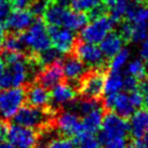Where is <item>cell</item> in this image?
I'll list each match as a JSON object with an SVG mask.
<instances>
[{
	"mask_svg": "<svg viewBox=\"0 0 148 148\" xmlns=\"http://www.w3.org/2000/svg\"><path fill=\"white\" fill-rule=\"evenodd\" d=\"M129 148H147V147L144 145V143L142 142V140H135L131 145H130Z\"/></svg>",
	"mask_w": 148,
	"mask_h": 148,
	"instance_id": "cell-43",
	"label": "cell"
},
{
	"mask_svg": "<svg viewBox=\"0 0 148 148\" xmlns=\"http://www.w3.org/2000/svg\"><path fill=\"white\" fill-rule=\"evenodd\" d=\"M34 15L30 11L26 10H15L10 13L7 21L4 22L5 27L14 33L25 32L30 25L33 24Z\"/></svg>",
	"mask_w": 148,
	"mask_h": 148,
	"instance_id": "cell-14",
	"label": "cell"
},
{
	"mask_svg": "<svg viewBox=\"0 0 148 148\" xmlns=\"http://www.w3.org/2000/svg\"><path fill=\"white\" fill-rule=\"evenodd\" d=\"M103 3L106 5L109 16L118 23L124 17L127 8L129 5V0H103Z\"/></svg>",
	"mask_w": 148,
	"mask_h": 148,
	"instance_id": "cell-24",
	"label": "cell"
},
{
	"mask_svg": "<svg viewBox=\"0 0 148 148\" xmlns=\"http://www.w3.org/2000/svg\"><path fill=\"white\" fill-rule=\"evenodd\" d=\"M5 70V62H4L3 58H0V77L2 76V74L4 73Z\"/></svg>",
	"mask_w": 148,
	"mask_h": 148,
	"instance_id": "cell-44",
	"label": "cell"
},
{
	"mask_svg": "<svg viewBox=\"0 0 148 148\" xmlns=\"http://www.w3.org/2000/svg\"><path fill=\"white\" fill-rule=\"evenodd\" d=\"M2 45L7 52H22L25 48L22 36L14 35V34L4 38Z\"/></svg>",
	"mask_w": 148,
	"mask_h": 148,
	"instance_id": "cell-29",
	"label": "cell"
},
{
	"mask_svg": "<svg viewBox=\"0 0 148 148\" xmlns=\"http://www.w3.org/2000/svg\"><path fill=\"white\" fill-rule=\"evenodd\" d=\"M140 58H143V60L148 55V34H147V36H146V38L142 41V45H140Z\"/></svg>",
	"mask_w": 148,
	"mask_h": 148,
	"instance_id": "cell-41",
	"label": "cell"
},
{
	"mask_svg": "<svg viewBox=\"0 0 148 148\" xmlns=\"http://www.w3.org/2000/svg\"><path fill=\"white\" fill-rule=\"evenodd\" d=\"M37 148H42V147H37Z\"/></svg>",
	"mask_w": 148,
	"mask_h": 148,
	"instance_id": "cell-52",
	"label": "cell"
},
{
	"mask_svg": "<svg viewBox=\"0 0 148 148\" xmlns=\"http://www.w3.org/2000/svg\"><path fill=\"white\" fill-rule=\"evenodd\" d=\"M104 107L123 118H130L136 110L130 101L127 92H119L116 94L106 95L104 99Z\"/></svg>",
	"mask_w": 148,
	"mask_h": 148,
	"instance_id": "cell-11",
	"label": "cell"
},
{
	"mask_svg": "<svg viewBox=\"0 0 148 148\" xmlns=\"http://www.w3.org/2000/svg\"><path fill=\"white\" fill-rule=\"evenodd\" d=\"M8 1H12V0H8Z\"/></svg>",
	"mask_w": 148,
	"mask_h": 148,
	"instance_id": "cell-51",
	"label": "cell"
},
{
	"mask_svg": "<svg viewBox=\"0 0 148 148\" xmlns=\"http://www.w3.org/2000/svg\"><path fill=\"white\" fill-rule=\"evenodd\" d=\"M45 148H76L74 140L68 137H58L50 142Z\"/></svg>",
	"mask_w": 148,
	"mask_h": 148,
	"instance_id": "cell-34",
	"label": "cell"
},
{
	"mask_svg": "<svg viewBox=\"0 0 148 148\" xmlns=\"http://www.w3.org/2000/svg\"><path fill=\"white\" fill-rule=\"evenodd\" d=\"M9 68L4 70L2 76L0 77V90L22 86L28 80L32 68L28 63L22 58L15 62L8 64Z\"/></svg>",
	"mask_w": 148,
	"mask_h": 148,
	"instance_id": "cell-5",
	"label": "cell"
},
{
	"mask_svg": "<svg viewBox=\"0 0 148 148\" xmlns=\"http://www.w3.org/2000/svg\"><path fill=\"white\" fill-rule=\"evenodd\" d=\"M130 56H131L130 50L127 48H122L118 53L110 58L111 61L109 63L110 71H120L123 67H125L130 60Z\"/></svg>",
	"mask_w": 148,
	"mask_h": 148,
	"instance_id": "cell-28",
	"label": "cell"
},
{
	"mask_svg": "<svg viewBox=\"0 0 148 148\" xmlns=\"http://www.w3.org/2000/svg\"><path fill=\"white\" fill-rule=\"evenodd\" d=\"M0 148H15V147L11 143L2 140V142H0Z\"/></svg>",
	"mask_w": 148,
	"mask_h": 148,
	"instance_id": "cell-45",
	"label": "cell"
},
{
	"mask_svg": "<svg viewBox=\"0 0 148 148\" xmlns=\"http://www.w3.org/2000/svg\"><path fill=\"white\" fill-rule=\"evenodd\" d=\"M105 73L102 69H95L83 76L79 83V92L84 99H97L104 93Z\"/></svg>",
	"mask_w": 148,
	"mask_h": 148,
	"instance_id": "cell-7",
	"label": "cell"
},
{
	"mask_svg": "<svg viewBox=\"0 0 148 148\" xmlns=\"http://www.w3.org/2000/svg\"><path fill=\"white\" fill-rule=\"evenodd\" d=\"M103 3V0H69V5L78 12H90L92 9Z\"/></svg>",
	"mask_w": 148,
	"mask_h": 148,
	"instance_id": "cell-30",
	"label": "cell"
},
{
	"mask_svg": "<svg viewBox=\"0 0 148 148\" xmlns=\"http://www.w3.org/2000/svg\"><path fill=\"white\" fill-rule=\"evenodd\" d=\"M130 133L135 140H140L148 133V109H136L130 117Z\"/></svg>",
	"mask_w": 148,
	"mask_h": 148,
	"instance_id": "cell-15",
	"label": "cell"
},
{
	"mask_svg": "<svg viewBox=\"0 0 148 148\" xmlns=\"http://www.w3.org/2000/svg\"><path fill=\"white\" fill-rule=\"evenodd\" d=\"M116 24L117 23L106 14L92 18L80 30V39L89 43L99 45L106 37L107 34L114 29Z\"/></svg>",
	"mask_w": 148,
	"mask_h": 148,
	"instance_id": "cell-3",
	"label": "cell"
},
{
	"mask_svg": "<svg viewBox=\"0 0 148 148\" xmlns=\"http://www.w3.org/2000/svg\"><path fill=\"white\" fill-rule=\"evenodd\" d=\"M33 0H12V8L14 10H26L30 7Z\"/></svg>",
	"mask_w": 148,
	"mask_h": 148,
	"instance_id": "cell-39",
	"label": "cell"
},
{
	"mask_svg": "<svg viewBox=\"0 0 148 148\" xmlns=\"http://www.w3.org/2000/svg\"><path fill=\"white\" fill-rule=\"evenodd\" d=\"M124 17L133 25H148V7L133 1L127 5Z\"/></svg>",
	"mask_w": 148,
	"mask_h": 148,
	"instance_id": "cell-21",
	"label": "cell"
},
{
	"mask_svg": "<svg viewBox=\"0 0 148 148\" xmlns=\"http://www.w3.org/2000/svg\"><path fill=\"white\" fill-rule=\"evenodd\" d=\"M138 86V79H136L133 76L130 75H125L123 77V90L127 92H131V91L137 90Z\"/></svg>",
	"mask_w": 148,
	"mask_h": 148,
	"instance_id": "cell-37",
	"label": "cell"
},
{
	"mask_svg": "<svg viewBox=\"0 0 148 148\" xmlns=\"http://www.w3.org/2000/svg\"><path fill=\"white\" fill-rule=\"evenodd\" d=\"M74 142L76 145V148H99V138L88 132L82 131L79 133L77 136L74 137Z\"/></svg>",
	"mask_w": 148,
	"mask_h": 148,
	"instance_id": "cell-27",
	"label": "cell"
},
{
	"mask_svg": "<svg viewBox=\"0 0 148 148\" xmlns=\"http://www.w3.org/2000/svg\"><path fill=\"white\" fill-rule=\"evenodd\" d=\"M11 9L12 5L8 0H0V23L4 24V22L7 21L11 13Z\"/></svg>",
	"mask_w": 148,
	"mask_h": 148,
	"instance_id": "cell-36",
	"label": "cell"
},
{
	"mask_svg": "<svg viewBox=\"0 0 148 148\" xmlns=\"http://www.w3.org/2000/svg\"><path fill=\"white\" fill-rule=\"evenodd\" d=\"M62 68L63 75L68 81H78L86 74V65L76 55L65 58Z\"/></svg>",
	"mask_w": 148,
	"mask_h": 148,
	"instance_id": "cell-17",
	"label": "cell"
},
{
	"mask_svg": "<svg viewBox=\"0 0 148 148\" xmlns=\"http://www.w3.org/2000/svg\"><path fill=\"white\" fill-rule=\"evenodd\" d=\"M146 73H147V68L142 58H133L125 65V75L133 76L138 80L146 77Z\"/></svg>",
	"mask_w": 148,
	"mask_h": 148,
	"instance_id": "cell-25",
	"label": "cell"
},
{
	"mask_svg": "<svg viewBox=\"0 0 148 148\" xmlns=\"http://www.w3.org/2000/svg\"><path fill=\"white\" fill-rule=\"evenodd\" d=\"M99 45L104 58H111L123 48L124 39L121 37V35L119 33H116V32L111 30L110 33L107 34L106 37L104 38Z\"/></svg>",
	"mask_w": 148,
	"mask_h": 148,
	"instance_id": "cell-18",
	"label": "cell"
},
{
	"mask_svg": "<svg viewBox=\"0 0 148 148\" xmlns=\"http://www.w3.org/2000/svg\"><path fill=\"white\" fill-rule=\"evenodd\" d=\"M75 55L86 66L99 68L104 64V55L99 47L94 43L81 41L76 43L74 47Z\"/></svg>",
	"mask_w": 148,
	"mask_h": 148,
	"instance_id": "cell-10",
	"label": "cell"
},
{
	"mask_svg": "<svg viewBox=\"0 0 148 148\" xmlns=\"http://www.w3.org/2000/svg\"><path fill=\"white\" fill-rule=\"evenodd\" d=\"M64 75L61 61L55 62L51 65L45 66V68L39 73L37 77L38 83L41 84L47 89H52L58 83L62 82Z\"/></svg>",
	"mask_w": 148,
	"mask_h": 148,
	"instance_id": "cell-13",
	"label": "cell"
},
{
	"mask_svg": "<svg viewBox=\"0 0 148 148\" xmlns=\"http://www.w3.org/2000/svg\"><path fill=\"white\" fill-rule=\"evenodd\" d=\"M127 93H129L130 101L133 104V106L135 107V109H140L144 104V94L138 90L131 91V92H127Z\"/></svg>",
	"mask_w": 148,
	"mask_h": 148,
	"instance_id": "cell-35",
	"label": "cell"
},
{
	"mask_svg": "<svg viewBox=\"0 0 148 148\" xmlns=\"http://www.w3.org/2000/svg\"><path fill=\"white\" fill-rule=\"evenodd\" d=\"M99 130L97 138L99 144L104 145L112 138L125 137L130 133V125L127 118L117 115L114 111H109L104 115Z\"/></svg>",
	"mask_w": 148,
	"mask_h": 148,
	"instance_id": "cell-2",
	"label": "cell"
},
{
	"mask_svg": "<svg viewBox=\"0 0 148 148\" xmlns=\"http://www.w3.org/2000/svg\"><path fill=\"white\" fill-rule=\"evenodd\" d=\"M123 90V75L120 71H110L105 77L104 94H116Z\"/></svg>",
	"mask_w": 148,
	"mask_h": 148,
	"instance_id": "cell-23",
	"label": "cell"
},
{
	"mask_svg": "<svg viewBox=\"0 0 148 148\" xmlns=\"http://www.w3.org/2000/svg\"><path fill=\"white\" fill-rule=\"evenodd\" d=\"M25 95H26V101L28 105L35 107L43 108L50 102V93L48 89L39 83L32 84L25 91Z\"/></svg>",
	"mask_w": 148,
	"mask_h": 148,
	"instance_id": "cell-19",
	"label": "cell"
},
{
	"mask_svg": "<svg viewBox=\"0 0 148 148\" xmlns=\"http://www.w3.org/2000/svg\"><path fill=\"white\" fill-rule=\"evenodd\" d=\"M104 148H129L125 137H117L104 144Z\"/></svg>",
	"mask_w": 148,
	"mask_h": 148,
	"instance_id": "cell-38",
	"label": "cell"
},
{
	"mask_svg": "<svg viewBox=\"0 0 148 148\" xmlns=\"http://www.w3.org/2000/svg\"><path fill=\"white\" fill-rule=\"evenodd\" d=\"M104 111L103 108L101 106L96 107L94 109L89 111L88 114L83 115V118L81 120V124H82V130L84 132L91 133V134H95L99 131L101 125H102V121H103Z\"/></svg>",
	"mask_w": 148,
	"mask_h": 148,
	"instance_id": "cell-22",
	"label": "cell"
},
{
	"mask_svg": "<svg viewBox=\"0 0 148 148\" xmlns=\"http://www.w3.org/2000/svg\"><path fill=\"white\" fill-rule=\"evenodd\" d=\"M144 62H145V65H146V68H147V70H148V55L144 58Z\"/></svg>",
	"mask_w": 148,
	"mask_h": 148,
	"instance_id": "cell-48",
	"label": "cell"
},
{
	"mask_svg": "<svg viewBox=\"0 0 148 148\" xmlns=\"http://www.w3.org/2000/svg\"><path fill=\"white\" fill-rule=\"evenodd\" d=\"M143 106H145L146 109H148V93L144 94V104H143Z\"/></svg>",
	"mask_w": 148,
	"mask_h": 148,
	"instance_id": "cell-46",
	"label": "cell"
},
{
	"mask_svg": "<svg viewBox=\"0 0 148 148\" xmlns=\"http://www.w3.org/2000/svg\"><path fill=\"white\" fill-rule=\"evenodd\" d=\"M131 41L134 43H140L144 40L148 34V25H133Z\"/></svg>",
	"mask_w": 148,
	"mask_h": 148,
	"instance_id": "cell-33",
	"label": "cell"
},
{
	"mask_svg": "<svg viewBox=\"0 0 148 148\" xmlns=\"http://www.w3.org/2000/svg\"><path fill=\"white\" fill-rule=\"evenodd\" d=\"M26 101L25 90L14 86L0 91V118L9 120L13 118Z\"/></svg>",
	"mask_w": 148,
	"mask_h": 148,
	"instance_id": "cell-4",
	"label": "cell"
},
{
	"mask_svg": "<svg viewBox=\"0 0 148 148\" xmlns=\"http://www.w3.org/2000/svg\"><path fill=\"white\" fill-rule=\"evenodd\" d=\"M76 97V90L68 83L60 82L52 88L50 93V99L54 106H63L74 102Z\"/></svg>",
	"mask_w": 148,
	"mask_h": 148,
	"instance_id": "cell-16",
	"label": "cell"
},
{
	"mask_svg": "<svg viewBox=\"0 0 148 148\" xmlns=\"http://www.w3.org/2000/svg\"><path fill=\"white\" fill-rule=\"evenodd\" d=\"M99 106V103L96 101V99H80L78 102L73 105V108H74V111L76 114H81V115H86L89 111H91L92 109H94L96 107Z\"/></svg>",
	"mask_w": 148,
	"mask_h": 148,
	"instance_id": "cell-31",
	"label": "cell"
},
{
	"mask_svg": "<svg viewBox=\"0 0 148 148\" xmlns=\"http://www.w3.org/2000/svg\"><path fill=\"white\" fill-rule=\"evenodd\" d=\"M61 58H62V53L61 52H58L55 48H49V49L45 50L42 52L37 53L36 64L39 66L45 67V66L51 65L53 63L61 61Z\"/></svg>",
	"mask_w": 148,
	"mask_h": 148,
	"instance_id": "cell-26",
	"label": "cell"
},
{
	"mask_svg": "<svg viewBox=\"0 0 148 148\" xmlns=\"http://www.w3.org/2000/svg\"><path fill=\"white\" fill-rule=\"evenodd\" d=\"M5 138L15 148H35L38 143V134L35 129L16 123L8 125Z\"/></svg>",
	"mask_w": 148,
	"mask_h": 148,
	"instance_id": "cell-6",
	"label": "cell"
},
{
	"mask_svg": "<svg viewBox=\"0 0 148 148\" xmlns=\"http://www.w3.org/2000/svg\"><path fill=\"white\" fill-rule=\"evenodd\" d=\"M55 123L58 131L68 137H75L83 131L81 120L74 110H65L61 112L56 117Z\"/></svg>",
	"mask_w": 148,
	"mask_h": 148,
	"instance_id": "cell-12",
	"label": "cell"
},
{
	"mask_svg": "<svg viewBox=\"0 0 148 148\" xmlns=\"http://www.w3.org/2000/svg\"><path fill=\"white\" fill-rule=\"evenodd\" d=\"M21 36L25 48L36 54L49 49L52 45L48 33V27L45 26V22L40 18L34 21L33 24Z\"/></svg>",
	"mask_w": 148,
	"mask_h": 148,
	"instance_id": "cell-1",
	"label": "cell"
},
{
	"mask_svg": "<svg viewBox=\"0 0 148 148\" xmlns=\"http://www.w3.org/2000/svg\"><path fill=\"white\" fill-rule=\"evenodd\" d=\"M7 131H8V125L2 121H0V142H2L7 137Z\"/></svg>",
	"mask_w": 148,
	"mask_h": 148,
	"instance_id": "cell-42",
	"label": "cell"
},
{
	"mask_svg": "<svg viewBox=\"0 0 148 148\" xmlns=\"http://www.w3.org/2000/svg\"><path fill=\"white\" fill-rule=\"evenodd\" d=\"M2 48H3V45H2V39L0 38V51L2 50Z\"/></svg>",
	"mask_w": 148,
	"mask_h": 148,
	"instance_id": "cell-49",
	"label": "cell"
},
{
	"mask_svg": "<svg viewBox=\"0 0 148 148\" xmlns=\"http://www.w3.org/2000/svg\"><path fill=\"white\" fill-rule=\"evenodd\" d=\"M3 34H4V25L2 23H0V38L3 37Z\"/></svg>",
	"mask_w": 148,
	"mask_h": 148,
	"instance_id": "cell-47",
	"label": "cell"
},
{
	"mask_svg": "<svg viewBox=\"0 0 148 148\" xmlns=\"http://www.w3.org/2000/svg\"><path fill=\"white\" fill-rule=\"evenodd\" d=\"M49 112L45 111L42 108L35 107L32 105L22 106L13 117L14 123L23 125L30 129H37L42 127L48 120Z\"/></svg>",
	"mask_w": 148,
	"mask_h": 148,
	"instance_id": "cell-8",
	"label": "cell"
},
{
	"mask_svg": "<svg viewBox=\"0 0 148 148\" xmlns=\"http://www.w3.org/2000/svg\"><path fill=\"white\" fill-rule=\"evenodd\" d=\"M137 90L140 91L143 94L148 93V78L144 77L138 80V86H137Z\"/></svg>",
	"mask_w": 148,
	"mask_h": 148,
	"instance_id": "cell-40",
	"label": "cell"
},
{
	"mask_svg": "<svg viewBox=\"0 0 148 148\" xmlns=\"http://www.w3.org/2000/svg\"><path fill=\"white\" fill-rule=\"evenodd\" d=\"M133 1H135V2H142L143 0H133Z\"/></svg>",
	"mask_w": 148,
	"mask_h": 148,
	"instance_id": "cell-50",
	"label": "cell"
},
{
	"mask_svg": "<svg viewBox=\"0 0 148 148\" xmlns=\"http://www.w3.org/2000/svg\"><path fill=\"white\" fill-rule=\"evenodd\" d=\"M48 33L53 48H55L58 52H61L62 54H67L74 50L76 45V36L73 30L62 26L49 25Z\"/></svg>",
	"mask_w": 148,
	"mask_h": 148,
	"instance_id": "cell-9",
	"label": "cell"
},
{
	"mask_svg": "<svg viewBox=\"0 0 148 148\" xmlns=\"http://www.w3.org/2000/svg\"><path fill=\"white\" fill-rule=\"evenodd\" d=\"M52 0H33V2L29 7V11L32 12L34 16H43L45 10L52 3Z\"/></svg>",
	"mask_w": 148,
	"mask_h": 148,
	"instance_id": "cell-32",
	"label": "cell"
},
{
	"mask_svg": "<svg viewBox=\"0 0 148 148\" xmlns=\"http://www.w3.org/2000/svg\"><path fill=\"white\" fill-rule=\"evenodd\" d=\"M89 22V16L84 12H78L75 10H68L66 8L63 14L61 26L68 28L73 32H78L86 25Z\"/></svg>",
	"mask_w": 148,
	"mask_h": 148,
	"instance_id": "cell-20",
	"label": "cell"
}]
</instances>
